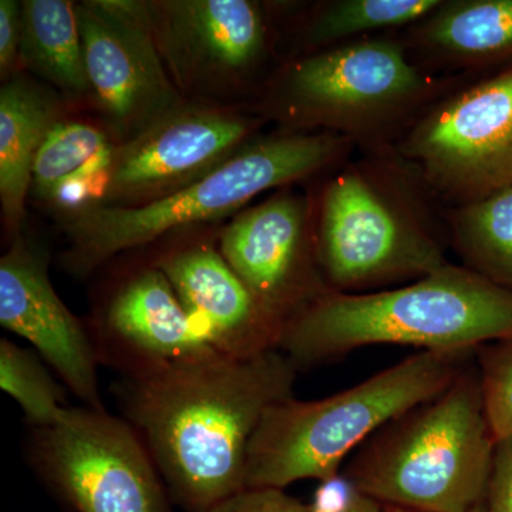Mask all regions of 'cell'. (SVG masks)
<instances>
[{"mask_svg": "<svg viewBox=\"0 0 512 512\" xmlns=\"http://www.w3.org/2000/svg\"><path fill=\"white\" fill-rule=\"evenodd\" d=\"M298 372L278 349L239 359L205 348L121 377L114 396L171 500L204 512L245 490L256 427L268 407L293 397Z\"/></svg>", "mask_w": 512, "mask_h": 512, "instance_id": "1", "label": "cell"}, {"mask_svg": "<svg viewBox=\"0 0 512 512\" xmlns=\"http://www.w3.org/2000/svg\"><path fill=\"white\" fill-rule=\"evenodd\" d=\"M328 177L315 234L330 291H383L450 264L446 210L396 147L357 150Z\"/></svg>", "mask_w": 512, "mask_h": 512, "instance_id": "2", "label": "cell"}, {"mask_svg": "<svg viewBox=\"0 0 512 512\" xmlns=\"http://www.w3.org/2000/svg\"><path fill=\"white\" fill-rule=\"evenodd\" d=\"M507 338H512V292L450 262L383 291L326 293L285 326L278 350L301 370L367 346L476 350Z\"/></svg>", "mask_w": 512, "mask_h": 512, "instance_id": "3", "label": "cell"}, {"mask_svg": "<svg viewBox=\"0 0 512 512\" xmlns=\"http://www.w3.org/2000/svg\"><path fill=\"white\" fill-rule=\"evenodd\" d=\"M454 87L456 79L417 62L402 37L373 36L293 59L266 87L259 116L375 150L396 146Z\"/></svg>", "mask_w": 512, "mask_h": 512, "instance_id": "4", "label": "cell"}, {"mask_svg": "<svg viewBox=\"0 0 512 512\" xmlns=\"http://www.w3.org/2000/svg\"><path fill=\"white\" fill-rule=\"evenodd\" d=\"M357 151L349 138L328 131L284 130L254 138L212 173L140 207L87 204L64 221V264L93 274L117 255L144 248L178 229L220 220L271 190L329 174Z\"/></svg>", "mask_w": 512, "mask_h": 512, "instance_id": "5", "label": "cell"}, {"mask_svg": "<svg viewBox=\"0 0 512 512\" xmlns=\"http://www.w3.org/2000/svg\"><path fill=\"white\" fill-rule=\"evenodd\" d=\"M494 450L480 376L468 363L443 392L377 430L343 474L384 507L471 512L485 503Z\"/></svg>", "mask_w": 512, "mask_h": 512, "instance_id": "6", "label": "cell"}, {"mask_svg": "<svg viewBox=\"0 0 512 512\" xmlns=\"http://www.w3.org/2000/svg\"><path fill=\"white\" fill-rule=\"evenodd\" d=\"M474 355L426 350L325 399L272 404L249 443L245 488L285 490L336 476L384 424L447 389Z\"/></svg>", "mask_w": 512, "mask_h": 512, "instance_id": "7", "label": "cell"}, {"mask_svg": "<svg viewBox=\"0 0 512 512\" xmlns=\"http://www.w3.org/2000/svg\"><path fill=\"white\" fill-rule=\"evenodd\" d=\"M28 461L76 512H170L143 441L107 410L66 407L56 423L30 427Z\"/></svg>", "mask_w": 512, "mask_h": 512, "instance_id": "8", "label": "cell"}, {"mask_svg": "<svg viewBox=\"0 0 512 512\" xmlns=\"http://www.w3.org/2000/svg\"><path fill=\"white\" fill-rule=\"evenodd\" d=\"M394 147L447 207L512 184V66L454 87Z\"/></svg>", "mask_w": 512, "mask_h": 512, "instance_id": "9", "label": "cell"}, {"mask_svg": "<svg viewBox=\"0 0 512 512\" xmlns=\"http://www.w3.org/2000/svg\"><path fill=\"white\" fill-rule=\"evenodd\" d=\"M262 121L261 116L184 103L111 148L89 204L128 208L163 200L234 157L254 140Z\"/></svg>", "mask_w": 512, "mask_h": 512, "instance_id": "10", "label": "cell"}, {"mask_svg": "<svg viewBox=\"0 0 512 512\" xmlns=\"http://www.w3.org/2000/svg\"><path fill=\"white\" fill-rule=\"evenodd\" d=\"M90 96L121 143L183 106L163 59L146 2L76 5Z\"/></svg>", "mask_w": 512, "mask_h": 512, "instance_id": "11", "label": "cell"}, {"mask_svg": "<svg viewBox=\"0 0 512 512\" xmlns=\"http://www.w3.org/2000/svg\"><path fill=\"white\" fill-rule=\"evenodd\" d=\"M289 188L235 215L218 248L281 335L299 313L333 292L319 264L315 205Z\"/></svg>", "mask_w": 512, "mask_h": 512, "instance_id": "12", "label": "cell"}, {"mask_svg": "<svg viewBox=\"0 0 512 512\" xmlns=\"http://www.w3.org/2000/svg\"><path fill=\"white\" fill-rule=\"evenodd\" d=\"M146 3L158 52L178 90L220 92L244 87L268 62L272 30L261 3Z\"/></svg>", "mask_w": 512, "mask_h": 512, "instance_id": "13", "label": "cell"}, {"mask_svg": "<svg viewBox=\"0 0 512 512\" xmlns=\"http://www.w3.org/2000/svg\"><path fill=\"white\" fill-rule=\"evenodd\" d=\"M47 266L42 249L13 237L0 259V323L32 343L83 407L106 410L89 330L57 295Z\"/></svg>", "mask_w": 512, "mask_h": 512, "instance_id": "14", "label": "cell"}, {"mask_svg": "<svg viewBox=\"0 0 512 512\" xmlns=\"http://www.w3.org/2000/svg\"><path fill=\"white\" fill-rule=\"evenodd\" d=\"M87 330L99 365L121 377L146 375L211 348L153 261L113 286Z\"/></svg>", "mask_w": 512, "mask_h": 512, "instance_id": "15", "label": "cell"}, {"mask_svg": "<svg viewBox=\"0 0 512 512\" xmlns=\"http://www.w3.org/2000/svg\"><path fill=\"white\" fill-rule=\"evenodd\" d=\"M212 349L247 359L278 349L281 333L256 305L220 249L190 244L153 259Z\"/></svg>", "mask_w": 512, "mask_h": 512, "instance_id": "16", "label": "cell"}, {"mask_svg": "<svg viewBox=\"0 0 512 512\" xmlns=\"http://www.w3.org/2000/svg\"><path fill=\"white\" fill-rule=\"evenodd\" d=\"M402 39L427 69H476L512 59V0H443Z\"/></svg>", "mask_w": 512, "mask_h": 512, "instance_id": "17", "label": "cell"}, {"mask_svg": "<svg viewBox=\"0 0 512 512\" xmlns=\"http://www.w3.org/2000/svg\"><path fill=\"white\" fill-rule=\"evenodd\" d=\"M63 121L60 101L16 73L0 89V202L10 235H19L37 153Z\"/></svg>", "mask_w": 512, "mask_h": 512, "instance_id": "18", "label": "cell"}, {"mask_svg": "<svg viewBox=\"0 0 512 512\" xmlns=\"http://www.w3.org/2000/svg\"><path fill=\"white\" fill-rule=\"evenodd\" d=\"M20 62L66 96H90L82 35L73 2H22Z\"/></svg>", "mask_w": 512, "mask_h": 512, "instance_id": "19", "label": "cell"}, {"mask_svg": "<svg viewBox=\"0 0 512 512\" xmlns=\"http://www.w3.org/2000/svg\"><path fill=\"white\" fill-rule=\"evenodd\" d=\"M461 265L512 292V184L444 211Z\"/></svg>", "mask_w": 512, "mask_h": 512, "instance_id": "20", "label": "cell"}, {"mask_svg": "<svg viewBox=\"0 0 512 512\" xmlns=\"http://www.w3.org/2000/svg\"><path fill=\"white\" fill-rule=\"evenodd\" d=\"M111 148L99 128L60 121L37 153L32 177L36 197L63 204H74V200L84 198L86 204L87 187L92 180L99 185L109 165Z\"/></svg>", "mask_w": 512, "mask_h": 512, "instance_id": "21", "label": "cell"}, {"mask_svg": "<svg viewBox=\"0 0 512 512\" xmlns=\"http://www.w3.org/2000/svg\"><path fill=\"white\" fill-rule=\"evenodd\" d=\"M443 0H330L303 20L296 43L299 56L346 45L367 37L409 29L426 18Z\"/></svg>", "mask_w": 512, "mask_h": 512, "instance_id": "22", "label": "cell"}, {"mask_svg": "<svg viewBox=\"0 0 512 512\" xmlns=\"http://www.w3.org/2000/svg\"><path fill=\"white\" fill-rule=\"evenodd\" d=\"M0 387L25 414L30 427L56 423L66 409V390L55 382L35 352L0 340Z\"/></svg>", "mask_w": 512, "mask_h": 512, "instance_id": "23", "label": "cell"}, {"mask_svg": "<svg viewBox=\"0 0 512 512\" xmlns=\"http://www.w3.org/2000/svg\"><path fill=\"white\" fill-rule=\"evenodd\" d=\"M485 419L495 444L512 440V338L476 349Z\"/></svg>", "mask_w": 512, "mask_h": 512, "instance_id": "24", "label": "cell"}, {"mask_svg": "<svg viewBox=\"0 0 512 512\" xmlns=\"http://www.w3.org/2000/svg\"><path fill=\"white\" fill-rule=\"evenodd\" d=\"M204 512H309L308 505L276 488H245Z\"/></svg>", "mask_w": 512, "mask_h": 512, "instance_id": "25", "label": "cell"}, {"mask_svg": "<svg viewBox=\"0 0 512 512\" xmlns=\"http://www.w3.org/2000/svg\"><path fill=\"white\" fill-rule=\"evenodd\" d=\"M22 43V2H0V74L8 80L15 76Z\"/></svg>", "mask_w": 512, "mask_h": 512, "instance_id": "26", "label": "cell"}, {"mask_svg": "<svg viewBox=\"0 0 512 512\" xmlns=\"http://www.w3.org/2000/svg\"><path fill=\"white\" fill-rule=\"evenodd\" d=\"M485 512H512V440L495 444Z\"/></svg>", "mask_w": 512, "mask_h": 512, "instance_id": "27", "label": "cell"}, {"mask_svg": "<svg viewBox=\"0 0 512 512\" xmlns=\"http://www.w3.org/2000/svg\"><path fill=\"white\" fill-rule=\"evenodd\" d=\"M360 491L343 473L319 481L309 512H349L359 498Z\"/></svg>", "mask_w": 512, "mask_h": 512, "instance_id": "28", "label": "cell"}, {"mask_svg": "<svg viewBox=\"0 0 512 512\" xmlns=\"http://www.w3.org/2000/svg\"><path fill=\"white\" fill-rule=\"evenodd\" d=\"M349 512H386V507L377 503L373 498L366 497V495L360 493L355 505H353L352 510Z\"/></svg>", "mask_w": 512, "mask_h": 512, "instance_id": "29", "label": "cell"}, {"mask_svg": "<svg viewBox=\"0 0 512 512\" xmlns=\"http://www.w3.org/2000/svg\"><path fill=\"white\" fill-rule=\"evenodd\" d=\"M386 512H413V511L400 510V508L386 507ZM471 512H485V507H484V505H480V507H477L476 510H473Z\"/></svg>", "mask_w": 512, "mask_h": 512, "instance_id": "30", "label": "cell"}]
</instances>
